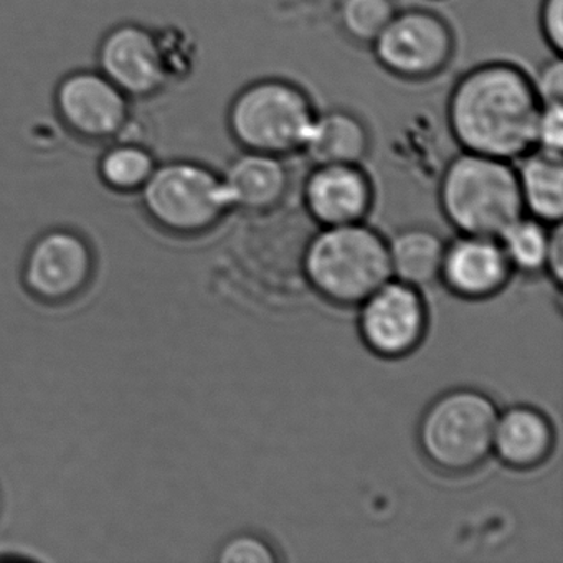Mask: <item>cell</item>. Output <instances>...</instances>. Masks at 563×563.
<instances>
[{
	"label": "cell",
	"instance_id": "25",
	"mask_svg": "<svg viewBox=\"0 0 563 563\" xmlns=\"http://www.w3.org/2000/svg\"><path fill=\"white\" fill-rule=\"evenodd\" d=\"M532 81L542 104L563 103L562 55L547 58L532 75Z\"/></svg>",
	"mask_w": 563,
	"mask_h": 563
},
{
	"label": "cell",
	"instance_id": "13",
	"mask_svg": "<svg viewBox=\"0 0 563 563\" xmlns=\"http://www.w3.org/2000/svg\"><path fill=\"white\" fill-rule=\"evenodd\" d=\"M512 273L499 240L460 235L446 243L440 282L457 298L484 301L499 295Z\"/></svg>",
	"mask_w": 563,
	"mask_h": 563
},
{
	"label": "cell",
	"instance_id": "12",
	"mask_svg": "<svg viewBox=\"0 0 563 563\" xmlns=\"http://www.w3.org/2000/svg\"><path fill=\"white\" fill-rule=\"evenodd\" d=\"M375 187L364 164H311L302 183L306 212L321 227L365 222Z\"/></svg>",
	"mask_w": 563,
	"mask_h": 563
},
{
	"label": "cell",
	"instance_id": "21",
	"mask_svg": "<svg viewBox=\"0 0 563 563\" xmlns=\"http://www.w3.org/2000/svg\"><path fill=\"white\" fill-rule=\"evenodd\" d=\"M398 9L397 0H339L335 24L351 44L371 48Z\"/></svg>",
	"mask_w": 563,
	"mask_h": 563
},
{
	"label": "cell",
	"instance_id": "3",
	"mask_svg": "<svg viewBox=\"0 0 563 563\" xmlns=\"http://www.w3.org/2000/svg\"><path fill=\"white\" fill-rule=\"evenodd\" d=\"M438 206L460 235L499 239L526 213L516 163L460 151L438 180Z\"/></svg>",
	"mask_w": 563,
	"mask_h": 563
},
{
	"label": "cell",
	"instance_id": "17",
	"mask_svg": "<svg viewBox=\"0 0 563 563\" xmlns=\"http://www.w3.org/2000/svg\"><path fill=\"white\" fill-rule=\"evenodd\" d=\"M391 279L423 289L440 282L446 242L430 227H407L387 240Z\"/></svg>",
	"mask_w": 563,
	"mask_h": 563
},
{
	"label": "cell",
	"instance_id": "4",
	"mask_svg": "<svg viewBox=\"0 0 563 563\" xmlns=\"http://www.w3.org/2000/svg\"><path fill=\"white\" fill-rule=\"evenodd\" d=\"M312 291L338 308H358L391 279L387 239L367 223L322 227L302 256Z\"/></svg>",
	"mask_w": 563,
	"mask_h": 563
},
{
	"label": "cell",
	"instance_id": "10",
	"mask_svg": "<svg viewBox=\"0 0 563 563\" xmlns=\"http://www.w3.org/2000/svg\"><path fill=\"white\" fill-rule=\"evenodd\" d=\"M97 70L131 100L156 93L169 80L156 31L137 22H121L104 34Z\"/></svg>",
	"mask_w": 563,
	"mask_h": 563
},
{
	"label": "cell",
	"instance_id": "6",
	"mask_svg": "<svg viewBox=\"0 0 563 563\" xmlns=\"http://www.w3.org/2000/svg\"><path fill=\"white\" fill-rule=\"evenodd\" d=\"M499 407L486 391L457 387L438 395L421 413L417 444L421 456L446 476H466L493 454Z\"/></svg>",
	"mask_w": 563,
	"mask_h": 563
},
{
	"label": "cell",
	"instance_id": "16",
	"mask_svg": "<svg viewBox=\"0 0 563 563\" xmlns=\"http://www.w3.org/2000/svg\"><path fill=\"white\" fill-rule=\"evenodd\" d=\"M372 146L367 121L349 108L334 107L318 111L301 154L311 164H364Z\"/></svg>",
	"mask_w": 563,
	"mask_h": 563
},
{
	"label": "cell",
	"instance_id": "8",
	"mask_svg": "<svg viewBox=\"0 0 563 563\" xmlns=\"http://www.w3.org/2000/svg\"><path fill=\"white\" fill-rule=\"evenodd\" d=\"M97 266V253L85 233L55 225L32 240L22 260V285L35 301L58 308L87 295Z\"/></svg>",
	"mask_w": 563,
	"mask_h": 563
},
{
	"label": "cell",
	"instance_id": "22",
	"mask_svg": "<svg viewBox=\"0 0 563 563\" xmlns=\"http://www.w3.org/2000/svg\"><path fill=\"white\" fill-rule=\"evenodd\" d=\"M217 560L222 563H275L279 556L273 543L265 537L240 532L220 543Z\"/></svg>",
	"mask_w": 563,
	"mask_h": 563
},
{
	"label": "cell",
	"instance_id": "1",
	"mask_svg": "<svg viewBox=\"0 0 563 563\" xmlns=\"http://www.w3.org/2000/svg\"><path fill=\"white\" fill-rule=\"evenodd\" d=\"M540 108L530 71L516 62L487 60L454 81L444 120L460 151L517 163L536 150Z\"/></svg>",
	"mask_w": 563,
	"mask_h": 563
},
{
	"label": "cell",
	"instance_id": "11",
	"mask_svg": "<svg viewBox=\"0 0 563 563\" xmlns=\"http://www.w3.org/2000/svg\"><path fill=\"white\" fill-rule=\"evenodd\" d=\"M64 123L78 136L113 143L130 117L131 98L100 70H77L64 77L55 91Z\"/></svg>",
	"mask_w": 563,
	"mask_h": 563
},
{
	"label": "cell",
	"instance_id": "15",
	"mask_svg": "<svg viewBox=\"0 0 563 563\" xmlns=\"http://www.w3.org/2000/svg\"><path fill=\"white\" fill-rule=\"evenodd\" d=\"M555 443V427L539 408L514 405L499 411L493 454L509 470H537L552 456Z\"/></svg>",
	"mask_w": 563,
	"mask_h": 563
},
{
	"label": "cell",
	"instance_id": "14",
	"mask_svg": "<svg viewBox=\"0 0 563 563\" xmlns=\"http://www.w3.org/2000/svg\"><path fill=\"white\" fill-rule=\"evenodd\" d=\"M232 210L263 216L283 206L292 186L286 157L239 150L220 167Z\"/></svg>",
	"mask_w": 563,
	"mask_h": 563
},
{
	"label": "cell",
	"instance_id": "20",
	"mask_svg": "<svg viewBox=\"0 0 563 563\" xmlns=\"http://www.w3.org/2000/svg\"><path fill=\"white\" fill-rule=\"evenodd\" d=\"M552 229L553 225L523 213L497 239L512 272L523 275L545 273Z\"/></svg>",
	"mask_w": 563,
	"mask_h": 563
},
{
	"label": "cell",
	"instance_id": "26",
	"mask_svg": "<svg viewBox=\"0 0 563 563\" xmlns=\"http://www.w3.org/2000/svg\"><path fill=\"white\" fill-rule=\"evenodd\" d=\"M545 273L555 282L556 288L562 285L563 276V230L562 223H556L552 229L549 256H547Z\"/></svg>",
	"mask_w": 563,
	"mask_h": 563
},
{
	"label": "cell",
	"instance_id": "5",
	"mask_svg": "<svg viewBox=\"0 0 563 563\" xmlns=\"http://www.w3.org/2000/svg\"><path fill=\"white\" fill-rule=\"evenodd\" d=\"M137 199L153 229L180 240L213 232L233 212L220 167L190 157L157 164Z\"/></svg>",
	"mask_w": 563,
	"mask_h": 563
},
{
	"label": "cell",
	"instance_id": "19",
	"mask_svg": "<svg viewBox=\"0 0 563 563\" xmlns=\"http://www.w3.org/2000/svg\"><path fill=\"white\" fill-rule=\"evenodd\" d=\"M156 166V157L146 147L126 141H113L101 153L98 174L104 186L114 192L137 194L153 176Z\"/></svg>",
	"mask_w": 563,
	"mask_h": 563
},
{
	"label": "cell",
	"instance_id": "24",
	"mask_svg": "<svg viewBox=\"0 0 563 563\" xmlns=\"http://www.w3.org/2000/svg\"><path fill=\"white\" fill-rule=\"evenodd\" d=\"M540 37L552 55H562L563 48V0H540Z\"/></svg>",
	"mask_w": 563,
	"mask_h": 563
},
{
	"label": "cell",
	"instance_id": "9",
	"mask_svg": "<svg viewBox=\"0 0 563 563\" xmlns=\"http://www.w3.org/2000/svg\"><path fill=\"white\" fill-rule=\"evenodd\" d=\"M428 331L421 289L390 279L358 306V334L365 347L385 361L413 354Z\"/></svg>",
	"mask_w": 563,
	"mask_h": 563
},
{
	"label": "cell",
	"instance_id": "7",
	"mask_svg": "<svg viewBox=\"0 0 563 563\" xmlns=\"http://www.w3.org/2000/svg\"><path fill=\"white\" fill-rule=\"evenodd\" d=\"M371 51L378 67L390 77L427 84L453 64L457 37L451 22L433 9H398Z\"/></svg>",
	"mask_w": 563,
	"mask_h": 563
},
{
	"label": "cell",
	"instance_id": "18",
	"mask_svg": "<svg viewBox=\"0 0 563 563\" xmlns=\"http://www.w3.org/2000/svg\"><path fill=\"white\" fill-rule=\"evenodd\" d=\"M516 170L523 212L549 225L562 223V156L533 150L517 161Z\"/></svg>",
	"mask_w": 563,
	"mask_h": 563
},
{
	"label": "cell",
	"instance_id": "2",
	"mask_svg": "<svg viewBox=\"0 0 563 563\" xmlns=\"http://www.w3.org/2000/svg\"><path fill=\"white\" fill-rule=\"evenodd\" d=\"M319 108L312 95L286 77H262L230 98L223 126L239 150L289 157L301 154Z\"/></svg>",
	"mask_w": 563,
	"mask_h": 563
},
{
	"label": "cell",
	"instance_id": "23",
	"mask_svg": "<svg viewBox=\"0 0 563 563\" xmlns=\"http://www.w3.org/2000/svg\"><path fill=\"white\" fill-rule=\"evenodd\" d=\"M536 150L563 154V103H547L540 108L536 126Z\"/></svg>",
	"mask_w": 563,
	"mask_h": 563
}]
</instances>
